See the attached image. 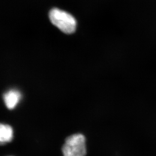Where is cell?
Returning <instances> with one entry per match:
<instances>
[{"instance_id": "4", "label": "cell", "mask_w": 156, "mask_h": 156, "mask_svg": "<svg viewBox=\"0 0 156 156\" xmlns=\"http://www.w3.org/2000/svg\"><path fill=\"white\" fill-rule=\"evenodd\" d=\"M13 130L9 125L0 123V145L10 143L13 138Z\"/></svg>"}, {"instance_id": "3", "label": "cell", "mask_w": 156, "mask_h": 156, "mask_svg": "<svg viewBox=\"0 0 156 156\" xmlns=\"http://www.w3.org/2000/svg\"><path fill=\"white\" fill-rule=\"evenodd\" d=\"M21 98V93L18 90L15 89L9 90L4 95L5 104L9 110L15 108L20 102Z\"/></svg>"}, {"instance_id": "1", "label": "cell", "mask_w": 156, "mask_h": 156, "mask_svg": "<svg viewBox=\"0 0 156 156\" xmlns=\"http://www.w3.org/2000/svg\"><path fill=\"white\" fill-rule=\"evenodd\" d=\"M49 16L52 23L64 33L71 34L75 32L77 21L68 12L54 8L50 10Z\"/></svg>"}, {"instance_id": "2", "label": "cell", "mask_w": 156, "mask_h": 156, "mask_svg": "<svg viewBox=\"0 0 156 156\" xmlns=\"http://www.w3.org/2000/svg\"><path fill=\"white\" fill-rule=\"evenodd\" d=\"M86 137L81 133L68 137L62 147L63 156H86L87 147Z\"/></svg>"}]
</instances>
